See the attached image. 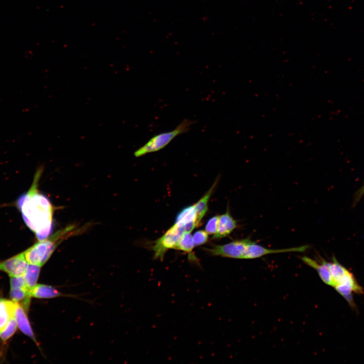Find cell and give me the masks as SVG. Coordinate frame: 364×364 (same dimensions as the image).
<instances>
[{
	"label": "cell",
	"mask_w": 364,
	"mask_h": 364,
	"mask_svg": "<svg viewBox=\"0 0 364 364\" xmlns=\"http://www.w3.org/2000/svg\"><path fill=\"white\" fill-rule=\"evenodd\" d=\"M42 171L43 167L37 169L30 188L17 201V206L25 223L34 233L38 241L44 240L50 236L54 211V207L49 200L38 191Z\"/></svg>",
	"instance_id": "cell-1"
},
{
	"label": "cell",
	"mask_w": 364,
	"mask_h": 364,
	"mask_svg": "<svg viewBox=\"0 0 364 364\" xmlns=\"http://www.w3.org/2000/svg\"><path fill=\"white\" fill-rule=\"evenodd\" d=\"M84 231L72 224L58 231L47 238L38 242L22 252L26 260L29 264L42 266L50 258L59 245L65 239L77 235Z\"/></svg>",
	"instance_id": "cell-2"
},
{
	"label": "cell",
	"mask_w": 364,
	"mask_h": 364,
	"mask_svg": "<svg viewBox=\"0 0 364 364\" xmlns=\"http://www.w3.org/2000/svg\"><path fill=\"white\" fill-rule=\"evenodd\" d=\"M194 121L185 119L173 130L157 134L134 152L136 157L158 151L168 145L175 137L190 130Z\"/></svg>",
	"instance_id": "cell-3"
},
{
	"label": "cell",
	"mask_w": 364,
	"mask_h": 364,
	"mask_svg": "<svg viewBox=\"0 0 364 364\" xmlns=\"http://www.w3.org/2000/svg\"><path fill=\"white\" fill-rule=\"evenodd\" d=\"M185 232L183 225L175 223L155 242L152 247L154 259L162 260L168 250L175 249Z\"/></svg>",
	"instance_id": "cell-4"
},
{
	"label": "cell",
	"mask_w": 364,
	"mask_h": 364,
	"mask_svg": "<svg viewBox=\"0 0 364 364\" xmlns=\"http://www.w3.org/2000/svg\"><path fill=\"white\" fill-rule=\"evenodd\" d=\"M252 241L250 239L246 238L234 241L224 245H214L212 248L206 249V250L214 256L243 259L247 247Z\"/></svg>",
	"instance_id": "cell-5"
},
{
	"label": "cell",
	"mask_w": 364,
	"mask_h": 364,
	"mask_svg": "<svg viewBox=\"0 0 364 364\" xmlns=\"http://www.w3.org/2000/svg\"><path fill=\"white\" fill-rule=\"evenodd\" d=\"M323 261L330 270L335 286L345 285L349 287L353 292L359 293L361 291V287L357 284L352 275L341 265L335 257L333 258L331 262H327L324 259Z\"/></svg>",
	"instance_id": "cell-6"
},
{
	"label": "cell",
	"mask_w": 364,
	"mask_h": 364,
	"mask_svg": "<svg viewBox=\"0 0 364 364\" xmlns=\"http://www.w3.org/2000/svg\"><path fill=\"white\" fill-rule=\"evenodd\" d=\"M308 248V245H303L299 247L273 249L265 248L256 243L252 241L247 246L244 254L243 259H255L261 256L274 253L285 252H303Z\"/></svg>",
	"instance_id": "cell-7"
},
{
	"label": "cell",
	"mask_w": 364,
	"mask_h": 364,
	"mask_svg": "<svg viewBox=\"0 0 364 364\" xmlns=\"http://www.w3.org/2000/svg\"><path fill=\"white\" fill-rule=\"evenodd\" d=\"M29 263L22 252L9 259L0 261V271H4L10 277L23 276Z\"/></svg>",
	"instance_id": "cell-8"
},
{
	"label": "cell",
	"mask_w": 364,
	"mask_h": 364,
	"mask_svg": "<svg viewBox=\"0 0 364 364\" xmlns=\"http://www.w3.org/2000/svg\"><path fill=\"white\" fill-rule=\"evenodd\" d=\"M237 226V222L231 215L228 208L226 211L219 215L216 233L213 239H221L229 236Z\"/></svg>",
	"instance_id": "cell-9"
},
{
	"label": "cell",
	"mask_w": 364,
	"mask_h": 364,
	"mask_svg": "<svg viewBox=\"0 0 364 364\" xmlns=\"http://www.w3.org/2000/svg\"><path fill=\"white\" fill-rule=\"evenodd\" d=\"M196 214L194 205L183 209L177 215L175 223L184 226L185 232L191 233L195 227Z\"/></svg>",
	"instance_id": "cell-10"
},
{
	"label": "cell",
	"mask_w": 364,
	"mask_h": 364,
	"mask_svg": "<svg viewBox=\"0 0 364 364\" xmlns=\"http://www.w3.org/2000/svg\"><path fill=\"white\" fill-rule=\"evenodd\" d=\"M301 260L305 264L314 268L317 272L321 279L325 284L333 287H335V283L330 270L324 262L323 259H322L321 264H319L315 260L307 256L302 257Z\"/></svg>",
	"instance_id": "cell-11"
},
{
	"label": "cell",
	"mask_w": 364,
	"mask_h": 364,
	"mask_svg": "<svg viewBox=\"0 0 364 364\" xmlns=\"http://www.w3.org/2000/svg\"><path fill=\"white\" fill-rule=\"evenodd\" d=\"M15 318L17 327L21 331L36 343L35 335L27 317V312L23 306L18 302H17L15 311Z\"/></svg>",
	"instance_id": "cell-12"
},
{
	"label": "cell",
	"mask_w": 364,
	"mask_h": 364,
	"mask_svg": "<svg viewBox=\"0 0 364 364\" xmlns=\"http://www.w3.org/2000/svg\"><path fill=\"white\" fill-rule=\"evenodd\" d=\"M16 304L17 302L13 300L0 299V332L15 317Z\"/></svg>",
	"instance_id": "cell-13"
},
{
	"label": "cell",
	"mask_w": 364,
	"mask_h": 364,
	"mask_svg": "<svg viewBox=\"0 0 364 364\" xmlns=\"http://www.w3.org/2000/svg\"><path fill=\"white\" fill-rule=\"evenodd\" d=\"M218 178L216 179L210 189L206 193L194 204V207L196 214V227L199 226L202 219L205 215L208 210V203L212 192L218 182Z\"/></svg>",
	"instance_id": "cell-14"
},
{
	"label": "cell",
	"mask_w": 364,
	"mask_h": 364,
	"mask_svg": "<svg viewBox=\"0 0 364 364\" xmlns=\"http://www.w3.org/2000/svg\"><path fill=\"white\" fill-rule=\"evenodd\" d=\"M31 297L39 299H50L61 296L62 294L52 286L36 284L30 291Z\"/></svg>",
	"instance_id": "cell-15"
},
{
	"label": "cell",
	"mask_w": 364,
	"mask_h": 364,
	"mask_svg": "<svg viewBox=\"0 0 364 364\" xmlns=\"http://www.w3.org/2000/svg\"><path fill=\"white\" fill-rule=\"evenodd\" d=\"M193 236L190 232H185L176 245L174 249L179 250L189 253L191 259L197 260L192 254V251L195 247Z\"/></svg>",
	"instance_id": "cell-16"
},
{
	"label": "cell",
	"mask_w": 364,
	"mask_h": 364,
	"mask_svg": "<svg viewBox=\"0 0 364 364\" xmlns=\"http://www.w3.org/2000/svg\"><path fill=\"white\" fill-rule=\"evenodd\" d=\"M41 266L29 264L23 275L27 288L30 290L37 284Z\"/></svg>",
	"instance_id": "cell-17"
},
{
	"label": "cell",
	"mask_w": 364,
	"mask_h": 364,
	"mask_svg": "<svg viewBox=\"0 0 364 364\" xmlns=\"http://www.w3.org/2000/svg\"><path fill=\"white\" fill-rule=\"evenodd\" d=\"M17 324L15 317L8 322L6 327L0 332V338L3 341L9 339L15 333Z\"/></svg>",
	"instance_id": "cell-18"
},
{
	"label": "cell",
	"mask_w": 364,
	"mask_h": 364,
	"mask_svg": "<svg viewBox=\"0 0 364 364\" xmlns=\"http://www.w3.org/2000/svg\"><path fill=\"white\" fill-rule=\"evenodd\" d=\"M195 246L203 245L206 243L208 239V234L203 230L196 231L193 236Z\"/></svg>",
	"instance_id": "cell-19"
},
{
	"label": "cell",
	"mask_w": 364,
	"mask_h": 364,
	"mask_svg": "<svg viewBox=\"0 0 364 364\" xmlns=\"http://www.w3.org/2000/svg\"><path fill=\"white\" fill-rule=\"evenodd\" d=\"M219 216L216 215L210 218L205 225V231L208 235H214L217 230Z\"/></svg>",
	"instance_id": "cell-20"
},
{
	"label": "cell",
	"mask_w": 364,
	"mask_h": 364,
	"mask_svg": "<svg viewBox=\"0 0 364 364\" xmlns=\"http://www.w3.org/2000/svg\"><path fill=\"white\" fill-rule=\"evenodd\" d=\"M334 288L350 303L351 302V292H353V291L349 287L343 285H337L334 287Z\"/></svg>",
	"instance_id": "cell-21"
},
{
	"label": "cell",
	"mask_w": 364,
	"mask_h": 364,
	"mask_svg": "<svg viewBox=\"0 0 364 364\" xmlns=\"http://www.w3.org/2000/svg\"><path fill=\"white\" fill-rule=\"evenodd\" d=\"M364 196V182L361 186L355 192L353 197L352 207H354Z\"/></svg>",
	"instance_id": "cell-22"
}]
</instances>
